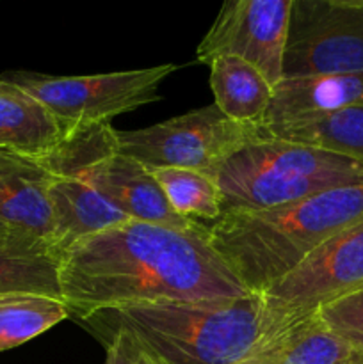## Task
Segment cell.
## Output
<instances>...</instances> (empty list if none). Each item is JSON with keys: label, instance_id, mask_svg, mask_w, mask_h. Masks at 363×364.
Segmentation results:
<instances>
[{"label": "cell", "instance_id": "6da1fadb", "mask_svg": "<svg viewBox=\"0 0 363 364\" xmlns=\"http://www.w3.org/2000/svg\"><path fill=\"white\" fill-rule=\"evenodd\" d=\"M59 283L71 316L137 302L253 295L214 251L209 226L177 230L134 219L64 251Z\"/></svg>", "mask_w": 363, "mask_h": 364}, {"label": "cell", "instance_id": "7a4b0ae2", "mask_svg": "<svg viewBox=\"0 0 363 364\" xmlns=\"http://www.w3.org/2000/svg\"><path fill=\"white\" fill-rule=\"evenodd\" d=\"M73 318L98 341L127 334L157 364H238L305 320L274 311L262 295L137 302Z\"/></svg>", "mask_w": 363, "mask_h": 364}, {"label": "cell", "instance_id": "3957f363", "mask_svg": "<svg viewBox=\"0 0 363 364\" xmlns=\"http://www.w3.org/2000/svg\"><path fill=\"white\" fill-rule=\"evenodd\" d=\"M363 220V183L265 210H231L209 226V240L246 290L262 295L313 249Z\"/></svg>", "mask_w": 363, "mask_h": 364}, {"label": "cell", "instance_id": "277c9868", "mask_svg": "<svg viewBox=\"0 0 363 364\" xmlns=\"http://www.w3.org/2000/svg\"><path fill=\"white\" fill-rule=\"evenodd\" d=\"M216 181L223 212L265 210L363 183V164L326 149L263 139L230 156Z\"/></svg>", "mask_w": 363, "mask_h": 364}, {"label": "cell", "instance_id": "5b68a950", "mask_svg": "<svg viewBox=\"0 0 363 364\" xmlns=\"http://www.w3.org/2000/svg\"><path fill=\"white\" fill-rule=\"evenodd\" d=\"M38 164L56 176L84 181L134 220L177 230L201 226L171 208L148 167L117 151L116 130L110 124L71 132L50 159Z\"/></svg>", "mask_w": 363, "mask_h": 364}, {"label": "cell", "instance_id": "8992f818", "mask_svg": "<svg viewBox=\"0 0 363 364\" xmlns=\"http://www.w3.org/2000/svg\"><path fill=\"white\" fill-rule=\"evenodd\" d=\"M178 66L144 68L112 73L53 77L38 71H4L0 80L23 89L43 103L66 132L110 124L112 117L159 102V85Z\"/></svg>", "mask_w": 363, "mask_h": 364}, {"label": "cell", "instance_id": "52a82bcc", "mask_svg": "<svg viewBox=\"0 0 363 364\" xmlns=\"http://www.w3.org/2000/svg\"><path fill=\"white\" fill-rule=\"evenodd\" d=\"M256 142L255 127L228 119L214 105L139 130H116L117 151L144 167L192 169L216 178L230 156Z\"/></svg>", "mask_w": 363, "mask_h": 364}, {"label": "cell", "instance_id": "ba28073f", "mask_svg": "<svg viewBox=\"0 0 363 364\" xmlns=\"http://www.w3.org/2000/svg\"><path fill=\"white\" fill-rule=\"evenodd\" d=\"M363 75V0H292L283 78Z\"/></svg>", "mask_w": 363, "mask_h": 364}, {"label": "cell", "instance_id": "9c48e42d", "mask_svg": "<svg viewBox=\"0 0 363 364\" xmlns=\"http://www.w3.org/2000/svg\"><path fill=\"white\" fill-rule=\"evenodd\" d=\"M292 0H228L196 50V59L238 57L251 64L270 85L283 80L285 46Z\"/></svg>", "mask_w": 363, "mask_h": 364}, {"label": "cell", "instance_id": "30bf717a", "mask_svg": "<svg viewBox=\"0 0 363 364\" xmlns=\"http://www.w3.org/2000/svg\"><path fill=\"white\" fill-rule=\"evenodd\" d=\"M363 287V220L313 249L262 297L274 311L308 318Z\"/></svg>", "mask_w": 363, "mask_h": 364}, {"label": "cell", "instance_id": "8fae6325", "mask_svg": "<svg viewBox=\"0 0 363 364\" xmlns=\"http://www.w3.org/2000/svg\"><path fill=\"white\" fill-rule=\"evenodd\" d=\"M363 105V75H310L283 78L273 89V100L256 137L263 132L324 117L347 107Z\"/></svg>", "mask_w": 363, "mask_h": 364}, {"label": "cell", "instance_id": "7c38bea8", "mask_svg": "<svg viewBox=\"0 0 363 364\" xmlns=\"http://www.w3.org/2000/svg\"><path fill=\"white\" fill-rule=\"evenodd\" d=\"M52 180L53 174L41 164L0 151V224L53 251Z\"/></svg>", "mask_w": 363, "mask_h": 364}, {"label": "cell", "instance_id": "4fadbf2b", "mask_svg": "<svg viewBox=\"0 0 363 364\" xmlns=\"http://www.w3.org/2000/svg\"><path fill=\"white\" fill-rule=\"evenodd\" d=\"M66 137L63 123L39 100L0 80V151L43 162Z\"/></svg>", "mask_w": 363, "mask_h": 364}, {"label": "cell", "instance_id": "5bb4252c", "mask_svg": "<svg viewBox=\"0 0 363 364\" xmlns=\"http://www.w3.org/2000/svg\"><path fill=\"white\" fill-rule=\"evenodd\" d=\"M48 198L53 213V252L59 258L77 242L132 220L95 188L70 176L53 174Z\"/></svg>", "mask_w": 363, "mask_h": 364}, {"label": "cell", "instance_id": "9a60e30c", "mask_svg": "<svg viewBox=\"0 0 363 364\" xmlns=\"http://www.w3.org/2000/svg\"><path fill=\"white\" fill-rule=\"evenodd\" d=\"M209 66L217 109L235 123L258 127L273 100V85L238 57H216Z\"/></svg>", "mask_w": 363, "mask_h": 364}, {"label": "cell", "instance_id": "2e32d148", "mask_svg": "<svg viewBox=\"0 0 363 364\" xmlns=\"http://www.w3.org/2000/svg\"><path fill=\"white\" fill-rule=\"evenodd\" d=\"M263 139L312 146L363 164V105L347 107L317 119L263 132L256 141Z\"/></svg>", "mask_w": 363, "mask_h": 364}, {"label": "cell", "instance_id": "e0dca14e", "mask_svg": "<svg viewBox=\"0 0 363 364\" xmlns=\"http://www.w3.org/2000/svg\"><path fill=\"white\" fill-rule=\"evenodd\" d=\"M349 354L347 345L313 315L238 364H338Z\"/></svg>", "mask_w": 363, "mask_h": 364}, {"label": "cell", "instance_id": "ac0fdd59", "mask_svg": "<svg viewBox=\"0 0 363 364\" xmlns=\"http://www.w3.org/2000/svg\"><path fill=\"white\" fill-rule=\"evenodd\" d=\"M70 316V306L60 297L41 294L0 295V352L27 343Z\"/></svg>", "mask_w": 363, "mask_h": 364}, {"label": "cell", "instance_id": "d6986e66", "mask_svg": "<svg viewBox=\"0 0 363 364\" xmlns=\"http://www.w3.org/2000/svg\"><path fill=\"white\" fill-rule=\"evenodd\" d=\"M41 294L60 297L59 256L43 245L0 249V295Z\"/></svg>", "mask_w": 363, "mask_h": 364}, {"label": "cell", "instance_id": "ffe728a7", "mask_svg": "<svg viewBox=\"0 0 363 364\" xmlns=\"http://www.w3.org/2000/svg\"><path fill=\"white\" fill-rule=\"evenodd\" d=\"M148 171L178 215L212 223L223 215V198L216 178L178 167H152Z\"/></svg>", "mask_w": 363, "mask_h": 364}, {"label": "cell", "instance_id": "44dd1931", "mask_svg": "<svg viewBox=\"0 0 363 364\" xmlns=\"http://www.w3.org/2000/svg\"><path fill=\"white\" fill-rule=\"evenodd\" d=\"M315 315L349 350L363 354V287L322 306Z\"/></svg>", "mask_w": 363, "mask_h": 364}, {"label": "cell", "instance_id": "7402d4cb", "mask_svg": "<svg viewBox=\"0 0 363 364\" xmlns=\"http://www.w3.org/2000/svg\"><path fill=\"white\" fill-rule=\"evenodd\" d=\"M102 345L105 347L107 354L103 364H157L137 343H134L123 333H116L105 338Z\"/></svg>", "mask_w": 363, "mask_h": 364}, {"label": "cell", "instance_id": "603a6c76", "mask_svg": "<svg viewBox=\"0 0 363 364\" xmlns=\"http://www.w3.org/2000/svg\"><path fill=\"white\" fill-rule=\"evenodd\" d=\"M11 245H43V247H48V245L43 244V242L34 240V238L31 237H25V235L9 230V228L0 224V249L11 247Z\"/></svg>", "mask_w": 363, "mask_h": 364}, {"label": "cell", "instance_id": "cb8c5ba5", "mask_svg": "<svg viewBox=\"0 0 363 364\" xmlns=\"http://www.w3.org/2000/svg\"><path fill=\"white\" fill-rule=\"evenodd\" d=\"M338 364H363V354H358V352H351L345 359H342Z\"/></svg>", "mask_w": 363, "mask_h": 364}]
</instances>
